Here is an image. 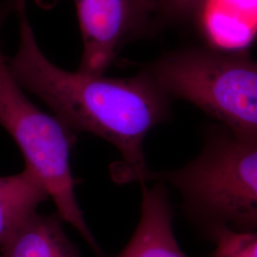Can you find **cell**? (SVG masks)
<instances>
[{"mask_svg": "<svg viewBox=\"0 0 257 257\" xmlns=\"http://www.w3.org/2000/svg\"><path fill=\"white\" fill-rule=\"evenodd\" d=\"M83 41L78 71L102 75L120 51L161 22V0H74Z\"/></svg>", "mask_w": 257, "mask_h": 257, "instance_id": "obj_5", "label": "cell"}, {"mask_svg": "<svg viewBox=\"0 0 257 257\" xmlns=\"http://www.w3.org/2000/svg\"><path fill=\"white\" fill-rule=\"evenodd\" d=\"M56 214L33 212L1 247L0 257H80Z\"/></svg>", "mask_w": 257, "mask_h": 257, "instance_id": "obj_7", "label": "cell"}, {"mask_svg": "<svg viewBox=\"0 0 257 257\" xmlns=\"http://www.w3.org/2000/svg\"><path fill=\"white\" fill-rule=\"evenodd\" d=\"M206 231L214 244L212 257H257V231L226 226H214Z\"/></svg>", "mask_w": 257, "mask_h": 257, "instance_id": "obj_9", "label": "cell"}, {"mask_svg": "<svg viewBox=\"0 0 257 257\" xmlns=\"http://www.w3.org/2000/svg\"><path fill=\"white\" fill-rule=\"evenodd\" d=\"M17 1L16 0H0V61L5 60L6 57L2 53L1 49V33L2 29L10 15L16 13Z\"/></svg>", "mask_w": 257, "mask_h": 257, "instance_id": "obj_11", "label": "cell"}, {"mask_svg": "<svg viewBox=\"0 0 257 257\" xmlns=\"http://www.w3.org/2000/svg\"><path fill=\"white\" fill-rule=\"evenodd\" d=\"M143 70L171 99L192 103L237 138L256 139V60L184 48L159 56Z\"/></svg>", "mask_w": 257, "mask_h": 257, "instance_id": "obj_3", "label": "cell"}, {"mask_svg": "<svg viewBox=\"0 0 257 257\" xmlns=\"http://www.w3.org/2000/svg\"><path fill=\"white\" fill-rule=\"evenodd\" d=\"M10 72L7 58L0 61V126L18 144L25 167L41 180L62 220L77 230L97 257L101 248L89 229L75 195L70 154L77 135L55 115L31 101Z\"/></svg>", "mask_w": 257, "mask_h": 257, "instance_id": "obj_4", "label": "cell"}, {"mask_svg": "<svg viewBox=\"0 0 257 257\" xmlns=\"http://www.w3.org/2000/svg\"><path fill=\"white\" fill-rule=\"evenodd\" d=\"M148 181L172 185L185 214L205 230H257V138H237L222 125L212 126L194 159L177 170L150 171Z\"/></svg>", "mask_w": 257, "mask_h": 257, "instance_id": "obj_2", "label": "cell"}, {"mask_svg": "<svg viewBox=\"0 0 257 257\" xmlns=\"http://www.w3.org/2000/svg\"><path fill=\"white\" fill-rule=\"evenodd\" d=\"M204 0H161L160 17L162 22L187 19Z\"/></svg>", "mask_w": 257, "mask_h": 257, "instance_id": "obj_10", "label": "cell"}, {"mask_svg": "<svg viewBox=\"0 0 257 257\" xmlns=\"http://www.w3.org/2000/svg\"><path fill=\"white\" fill-rule=\"evenodd\" d=\"M16 1L19 49L7 60L16 81L74 134H92L116 148L123 158L112 170L117 182L145 183L151 170L144 141L153 128L170 118L172 99L143 69L134 76L117 78L59 68L37 43L26 0Z\"/></svg>", "mask_w": 257, "mask_h": 257, "instance_id": "obj_1", "label": "cell"}, {"mask_svg": "<svg viewBox=\"0 0 257 257\" xmlns=\"http://www.w3.org/2000/svg\"><path fill=\"white\" fill-rule=\"evenodd\" d=\"M48 198L44 185L27 167L18 175L0 177V247Z\"/></svg>", "mask_w": 257, "mask_h": 257, "instance_id": "obj_8", "label": "cell"}, {"mask_svg": "<svg viewBox=\"0 0 257 257\" xmlns=\"http://www.w3.org/2000/svg\"><path fill=\"white\" fill-rule=\"evenodd\" d=\"M142 184L138 228L117 257H187L173 228V208L164 184Z\"/></svg>", "mask_w": 257, "mask_h": 257, "instance_id": "obj_6", "label": "cell"}]
</instances>
